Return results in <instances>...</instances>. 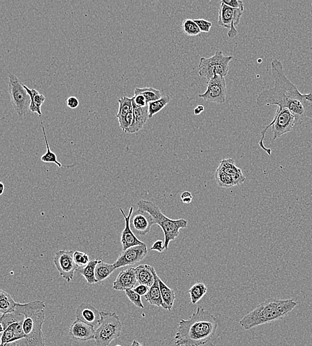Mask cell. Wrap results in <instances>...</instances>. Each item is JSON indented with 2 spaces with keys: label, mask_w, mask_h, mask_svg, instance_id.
Listing matches in <instances>:
<instances>
[{
  "label": "cell",
  "mask_w": 312,
  "mask_h": 346,
  "mask_svg": "<svg viewBox=\"0 0 312 346\" xmlns=\"http://www.w3.org/2000/svg\"><path fill=\"white\" fill-rule=\"evenodd\" d=\"M271 71L274 85L265 90L256 98L258 107L276 105L289 109L302 121L312 120V93L303 94L285 76L283 64L278 59L271 62Z\"/></svg>",
  "instance_id": "obj_1"
},
{
  "label": "cell",
  "mask_w": 312,
  "mask_h": 346,
  "mask_svg": "<svg viewBox=\"0 0 312 346\" xmlns=\"http://www.w3.org/2000/svg\"><path fill=\"white\" fill-rule=\"evenodd\" d=\"M175 344L177 346H201L206 344L216 334L218 321L214 315L201 306L188 319L178 321Z\"/></svg>",
  "instance_id": "obj_2"
},
{
  "label": "cell",
  "mask_w": 312,
  "mask_h": 346,
  "mask_svg": "<svg viewBox=\"0 0 312 346\" xmlns=\"http://www.w3.org/2000/svg\"><path fill=\"white\" fill-rule=\"evenodd\" d=\"M297 306V302L292 299H268L244 316L239 324L243 329L250 330L284 318Z\"/></svg>",
  "instance_id": "obj_3"
},
{
  "label": "cell",
  "mask_w": 312,
  "mask_h": 346,
  "mask_svg": "<svg viewBox=\"0 0 312 346\" xmlns=\"http://www.w3.org/2000/svg\"><path fill=\"white\" fill-rule=\"evenodd\" d=\"M138 209L146 211L153 217L155 224H158L164 235V250H168L169 243L179 236L181 228H187L188 221L183 219L172 220L166 217L157 204L149 200H140L138 202Z\"/></svg>",
  "instance_id": "obj_4"
},
{
  "label": "cell",
  "mask_w": 312,
  "mask_h": 346,
  "mask_svg": "<svg viewBox=\"0 0 312 346\" xmlns=\"http://www.w3.org/2000/svg\"><path fill=\"white\" fill-rule=\"evenodd\" d=\"M302 123L303 121L289 109L278 107L273 121L261 132V140L259 142V145L263 151L267 152L269 155H271L272 150L267 149L263 145V140H265L267 130L272 127V132H273V140L275 141L283 134L290 133L296 125Z\"/></svg>",
  "instance_id": "obj_5"
},
{
  "label": "cell",
  "mask_w": 312,
  "mask_h": 346,
  "mask_svg": "<svg viewBox=\"0 0 312 346\" xmlns=\"http://www.w3.org/2000/svg\"><path fill=\"white\" fill-rule=\"evenodd\" d=\"M45 318L44 310L26 315L23 323L25 338L15 341L17 346H45L42 331Z\"/></svg>",
  "instance_id": "obj_6"
},
{
  "label": "cell",
  "mask_w": 312,
  "mask_h": 346,
  "mask_svg": "<svg viewBox=\"0 0 312 346\" xmlns=\"http://www.w3.org/2000/svg\"><path fill=\"white\" fill-rule=\"evenodd\" d=\"M102 319L95 330V346H109L114 339L119 338L122 323L115 313L101 312Z\"/></svg>",
  "instance_id": "obj_7"
},
{
  "label": "cell",
  "mask_w": 312,
  "mask_h": 346,
  "mask_svg": "<svg viewBox=\"0 0 312 346\" xmlns=\"http://www.w3.org/2000/svg\"><path fill=\"white\" fill-rule=\"evenodd\" d=\"M232 59V56H225L221 51H217L209 58L201 57L199 64V76L208 81L217 75L225 78L229 72L230 62Z\"/></svg>",
  "instance_id": "obj_8"
},
{
  "label": "cell",
  "mask_w": 312,
  "mask_h": 346,
  "mask_svg": "<svg viewBox=\"0 0 312 346\" xmlns=\"http://www.w3.org/2000/svg\"><path fill=\"white\" fill-rule=\"evenodd\" d=\"M8 92L11 103L19 117H23L30 111L31 98L18 78L14 75H9Z\"/></svg>",
  "instance_id": "obj_9"
},
{
  "label": "cell",
  "mask_w": 312,
  "mask_h": 346,
  "mask_svg": "<svg viewBox=\"0 0 312 346\" xmlns=\"http://www.w3.org/2000/svg\"><path fill=\"white\" fill-rule=\"evenodd\" d=\"M227 88L225 78L221 76H215L208 81L207 89L204 94H199V98L210 103L223 104L226 101Z\"/></svg>",
  "instance_id": "obj_10"
},
{
  "label": "cell",
  "mask_w": 312,
  "mask_h": 346,
  "mask_svg": "<svg viewBox=\"0 0 312 346\" xmlns=\"http://www.w3.org/2000/svg\"><path fill=\"white\" fill-rule=\"evenodd\" d=\"M244 10L234 9L222 3L219 12V25L228 29L229 32L228 36L229 38H234L238 34L236 26L238 25Z\"/></svg>",
  "instance_id": "obj_11"
},
{
  "label": "cell",
  "mask_w": 312,
  "mask_h": 346,
  "mask_svg": "<svg viewBox=\"0 0 312 346\" xmlns=\"http://www.w3.org/2000/svg\"><path fill=\"white\" fill-rule=\"evenodd\" d=\"M73 250H59L56 253L54 263L59 274L67 283L74 279V273L78 266L74 260Z\"/></svg>",
  "instance_id": "obj_12"
},
{
  "label": "cell",
  "mask_w": 312,
  "mask_h": 346,
  "mask_svg": "<svg viewBox=\"0 0 312 346\" xmlns=\"http://www.w3.org/2000/svg\"><path fill=\"white\" fill-rule=\"evenodd\" d=\"M148 253L146 244L142 245L133 246L123 250L113 264L115 269L125 267L126 266H133L138 263L147 257Z\"/></svg>",
  "instance_id": "obj_13"
},
{
  "label": "cell",
  "mask_w": 312,
  "mask_h": 346,
  "mask_svg": "<svg viewBox=\"0 0 312 346\" xmlns=\"http://www.w3.org/2000/svg\"><path fill=\"white\" fill-rule=\"evenodd\" d=\"M154 224L153 217L148 213L139 209L133 213L130 219L131 228L135 235H147L150 232Z\"/></svg>",
  "instance_id": "obj_14"
},
{
  "label": "cell",
  "mask_w": 312,
  "mask_h": 346,
  "mask_svg": "<svg viewBox=\"0 0 312 346\" xmlns=\"http://www.w3.org/2000/svg\"><path fill=\"white\" fill-rule=\"evenodd\" d=\"M69 336L74 340L87 341L94 339L95 330L93 326L76 319L69 328Z\"/></svg>",
  "instance_id": "obj_15"
},
{
  "label": "cell",
  "mask_w": 312,
  "mask_h": 346,
  "mask_svg": "<svg viewBox=\"0 0 312 346\" xmlns=\"http://www.w3.org/2000/svg\"><path fill=\"white\" fill-rule=\"evenodd\" d=\"M76 319L93 326H99L102 316L101 312L91 304L83 303L79 306L76 312Z\"/></svg>",
  "instance_id": "obj_16"
},
{
  "label": "cell",
  "mask_w": 312,
  "mask_h": 346,
  "mask_svg": "<svg viewBox=\"0 0 312 346\" xmlns=\"http://www.w3.org/2000/svg\"><path fill=\"white\" fill-rule=\"evenodd\" d=\"M119 209L121 213L124 215L125 220V228L123 230L122 236H121V242H122L123 250H127V248L133 247V246L145 244L144 242L137 239L131 228L130 219L133 213V206L131 207L128 217L125 215L124 211L123 210L122 208Z\"/></svg>",
  "instance_id": "obj_17"
},
{
  "label": "cell",
  "mask_w": 312,
  "mask_h": 346,
  "mask_svg": "<svg viewBox=\"0 0 312 346\" xmlns=\"http://www.w3.org/2000/svg\"><path fill=\"white\" fill-rule=\"evenodd\" d=\"M137 283L135 268L130 267L118 274L113 283V288L118 291H126L133 289Z\"/></svg>",
  "instance_id": "obj_18"
},
{
  "label": "cell",
  "mask_w": 312,
  "mask_h": 346,
  "mask_svg": "<svg viewBox=\"0 0 312 346\" xmlns=\"http://www.w3.org/2000/svg\"><path fill=\"white\" fill-rule=\"evenodd\" d=\"M133 124L127 130L126 133H135L141 130L149 119V106L140 107L136 105L133 101Z\"/></svg>",
  "instance_id": "obj_19"
},
{
  "label": "cell",
  "mask_w": 312,
  "mask_h": 346,
  "mask_svg": "<svg viewBox=\"0 0 312 346\" xmlns=\"http://www.w3.org/2000/svg\"><path fill=\"white\" fill-rule=\"evenodd\" d=\"M218 168L232 177L236 185L243 184L247 179L242 170L236 166L232 158L222 160Z\"/></svg>",
  "instance_id": "obj_20"
},
{
  "label": "cell",
  "mask_w": 312,
  "mask_h": 346,
  "mask_svg": "<svg viewBox=\"0 0 312 346\" xmlns=\"http://www.w3.org/2000/svg\"><path fill=\"white\" fill-rule=\"evenodd\" d=\"M23 323L15 322L8 326L7 328L2 333L1 344L15 342L19 339L25 338L23 330Z\"/></svg>",
  "instance_id": "obj_21"
},
{
  "label": "cell",
  "mask_w": 312,
  "mask_h": 346,
  "mask_svg": "<svg viewBox=\"0 0 312 346\" xmlns=\"http://www.w3.org/2000/svg\"><path fill=\"white\" fill-rule=\"evenodd\" d=\"M136 275L138 284L150 288L155 281V269L148 264H140L135 268Z\"/></svg>",
  "instance_id": "obj_22"
},
{
  "label": "cell",
  "mask_w": 312,
  "mask_h": 346,
  "mask_svg": "<svg viewBox=\"0 0 312 346\" xmlns=\"http://www.w3.org/2000/svg\"><path fill=\"white\" fill-rule=\"evenodd\" d=\"M155 283L149 288L148 292L145 296V298L151 305L160 307V306H162V299L159 286V277L156 272H155Z\"/></svg>",
  "instance_id": "obj_23"
},
{
  "label": "cell",
  "mask_w": 312,
  "mask_h": 346,
  "mask_svg": "<svg viewBox=\"0 0 312 346\" xmlns=\"http://www.w3.org/2000/svg\"><path fill=\"white\" fill-rule=\"evenodd\" d=\"M159 281L162 299V307L164 310L171 311L173 310L176 297H177L175 291L166 286V284H164L160 278Z\"/></svg>",
  "instance_id": "obj_24"
},
{
  "label": "cell",
  "mask_w": 312,
  "mask_h": 346,
  "mask_svg": "<svg viewBox=\"0 0 312 346\" xmlns=\"http://www.w3.org/2000/svg\"><path fill=\"white\" fill-rule=\"evenodd\" d=\"M23 87L25 88L28 94H29L31 98L30 111L32 113H36L39 117L41 116V107L45 100V96L43 95L39 94L36 89H30L27 86L23 84Z\"/></svg>",
  "instance_id": "obj_25"
},
{
  "label": "cell",
  "mask_w": 312,
  "mask_h": 346,
  "mask_svg": "<svg viewBox=\"0 0 312 346\" xmlns=\"http://www.w3.org/2000/svg\"><path fill=\"white\" fill-rule=\"evenodd\" d=\"M17 303L8 292L0 290V314L1 316L15 312Z\"/></svg>",
  "instance_id": "obj_26"
},
{
  "label": "cell",
  "mask_w": 312,
  "mask_h": 346,
  "mask_svg": "<svg viewBox=\"0 0 312 346\" xmlns=\"http://www.w3.org/2000/svg\"><path fill=\"white\" fill-rule=\"evenodd\" d=\"M115 270V268L113 264L106 263L102 260H100L95 268V278L98 283H102L106 280Z\"/></svg>",
  "instance_id": "obj_27"
},
{
  "label": "cell",
  "mask_w": 312,
  "mask_h": 346,
  "mask_svg": "<svg viewBox=\"0 0 312 346\" xmlns=\"http://www.w3.org/2000/svg\"><path fill=\"white\" fill-rule=\"evenodd\" d=\"M100 260H93L89 262L87 266L82 268L78 269L79 274L83 275L89 284L98 283L95 278V268Z\"/></svg>",
  "instance_id": "obj_28"
},
{
  "label": "cell",
  "mask_w": 312,
  "mask_h": 346,
  "mask_svg": "<svg viewBox=\"0 0 312 346\" xmlns=\"http://www.w3.org/2000/svg\"><path fill=\"white\" fill-rule=\"evenodd\" d=\"M25 319V316L20 313L16 312L9 313L1 316L0 318V326H1V333L7 328L8 326L15 322H21Z\"/></svg>",
  "instance_id": "obj_29"
},
{
  "label": "cell",
  "mask_w": 312,
  "mask_h": 346,
  "mask_svg": "<svg viewBox=\"0 0 312 346\" xmlns=\"http://www.w3.org/2000/svg\"><path fill=\"white\" fill-rule=\"evenodd\" d=\"M207 292V287L203 283H197L188 290L191 303L196 304Z\"/></svg>",
  "instance_id": "obj_30"
},
{
  "label": "cell",
  "mask_w": 312,
  "mask_h": 346,
  "mask_svg": "<svg viewBox=\"0 0 312 346\" xmlns=\"http://www.w3.org/2000/svg\"><path fill=\"white\" fill-rule=\"evenodd\" d=\"M135 96L142 95L146 99L147 103L153 101L159 100L161 97V93L159 90L154 89L153 87L136 88L135 89Z\"/></svg>",
  "instance_id": "obj_31"
},
{
  "label": "cell",
  "mask_w": 312,
  "mask_h": 346,
  "mask_svg": "<svg viewBox=\"0 0 312 346\" xmlns=\"http://www.w3.org/2000/svg\"><path fill=\"white\" fill-rule=\"evenodd\" d=\"M171 98L169 96L162 97L159 100L149 103V119L152 118L155 114L159 113L162 109L170 102Z\"/></svg>",
  "instance_id": "obj_32"
},
{
  "label": "cell",
  "mask_w": 312,
  "mask_h": 346,
  "mask_svg": "<svg viewBox=\"0 0 312 346\" xmlns=\"http://www.w3.org/2000/svg\"><path fill=\"white\" fill-rule=\"evenodd\" d=\"M214 177L217 184L222 188H230V187L236 186V182L232 177L219 168L215 171Z\"/></svg>",
  "instance_id": "obj_33"
},
{
  "label": "cell",
  "mask_w": 312,
  "mask_h": 346,
  "mask_svg": "<svg viewBox=\"0 0 312 346\" xmlns=\"http://www.w3.org/2000/svg\"><path fill=\"white\" fill-rule=\"evenodd\" d=\"M118 102L119 103V108L117 114H116V119L124 118L133 111V98L124 96L118 99Z\"/></svg>",
  "instance_id": "obj_34"
},
{
  "label": "cell",
  "mask_w": 312,
  "mask_h": 346,
  "mask_svg": "<svg viewBox=\"0 0 312 346\" xmlns=\"http://www.w3.org/2000/svg\"><path fill=\"white\" fill-rule=\"evenodd\" d=\"M41 127H42L44 139H45L46 148H47V152H46L45 155L41 156V162L46 163H54V164H56L59 168H61V167H63L62 165L58 162L56 153L52 152L51 149H50L49 143H48L47 142V136H46L45 129H44L43 121H41Z\"/></svg>",
  "instance_id": "obj_35"
},
{
  "label": "cell",
  "mask_w": 312,
  "mask_h": 346,
  "mask_svg": "<svg viewBox=\"0 0 312 346\" xmlns=\"http://www.w3.org/2000/svg\"><path fill=\"white\" fill-rule=\"evenodd\" d=\"M182 28L184 34L189 36H197L201 33L199 26L193 19H184L182 22Z\"/></svg>",
  "instance_id": "obj_36"
},
{
  "label": "cell",
  "mask_w": 312,
  "mask_h": 346,
  "mask_svg": "<svg viewBox=\"0 0 312 346\" xmlns=\"http://www.w3.org/2000/svg\"><path fill=\"white\" fill-rule=\"evenodd\" d=\"M74 260L78 267H84L89 263V255L86 252L76 250L74 253Z\"/></svg>",
  "instance_id": "obj_37"
},
{
  "label": "cell",
  "mask_w": 312,
  "mask_h": 346,
  "mask_svg": "<svg viewBox=\"0 0 312 346\" xmlns=\"http://www.w3.org/2000/svg\"><path fill=\"white\" fill-rule=\"evenodd\" d=\"M125 292L127 297H128L129 301L134 305L137 306L138 308H140V309H144V305L142 304L141 296L139 294L136 293L133 289L127 290Z\"/></svg>",
  "instance_id": "obj_38"
},
{
  "label": "cell",
  "mask_w": 312,
  "mask_h": 346,
  "mask_svg": "<svg viewBox=\"0 0 312 346\" xmlns=\"http://www.w3.org/2000/svg\"><path fill=\"white\" fill-rule=\"evenodd\" d=\"M133 111L127 114V116H125L124 118L117 119L118 123H119L121 129H122L125 133H126L127 130H128L129 127L133 124Z\"/></svg>",
  "instance_id": "obj_39"
},
{
  "label": "cell",
  "mask_w": 312,
  "mask_h": 346,
  "mask_svg": "<svg viewBox=\"0 0 312 346\" xmlns=\"http://www.w3.org/2000/svg\"><path fill=\"white\" fill-rule=\"evenodd\" d=\"M195 23L199 26L200 30L201 32L208 33L210 32L211 28H212V22L206 20L204 19H194Z\"/></svg>",
  "instance_id": "obj_40"
},
{
  "label": "cell",
  "mask_w": 312,
  "mask_h": 346,
  "mask_svg": "<svg viewBox=\"0 0 312 346\" xmlns=\"http://www.w3.org/2000/svg\"><path fill=\"white\" fill-rule=\"evenodd\" d=\"M221 2L232 8L245 10L243 2L241 0H223Z\"/></svg>",
  "instance_id": "obj_41"
},
{
  "label": "cell",
  "mask_w": 312,
  "mask_h": 346,
  "mask_svg": "<svg viewBox=\"0 0 312 346\" xmlns=\"http://www.w3.org/2000/svg\"><path fill=\"white\" fill-rule=\"evenodd\" d=\"M133 101L138 107H145L148 105L146 98L143 96H142V95H137V96H134Z\"/></svg>",
  "instance_id": "obj_42"
},
{
  "label": "cell",
  "mask_w": 312,
  "mask_h": 346,
  "mask_svg": "<svg viewBox=\"0 0 312 346\" xmlns=\"http://www.w3.org/2000/svg\"><path fill=\"white\" fill-rule=\"evenodd\" d=\"M151 250L157 251V252H162L164 250V242L159 240L154 242L152 247L151 248Z\"/></svg>",
  "instance_id": "obj_43"
},
{
  "label": "cell",
  "mask_w": 312,
  "mask_h": 346,
  "mask_svg": "<svg viewBox=\"0 0 312 346\" xmlns=\"http://www.w3.org/2000/svg\"><path fill=\"white\" fill-rule=\"evenodd\" d=\"M133 290L138 294H139L140 296H146L147 293L148 292L149 287L146 285L139 284L137 287L134 288Z\"/></svg>",
  "instance_id": "obj_44"
},
{
  "label": "cell",
  "mask_w": 312,
  "mask_h": 346,
  "mask_svg": "<svg viewBox=\"0 0 312 346\" xmlns=\"http://www.w3.org/2000/svg\"><path fill=\"white\" fill-rule=\"evenodd\" d=\"M67 107L70 109H76L80 105V101L76 97H70L67 100Z\"/></svg>",
  "instance_id": "obj_45"
},
{
  "label": "cell",
  "mask_w": 312,
  "mask_h": 346,
  "mask_svg": "<svg viewBox=\"0 0 312 346\" xmlns=\"http://www.w3.org/2000/svg\"><path fill=\"white\" fill-rule=\"evenodd\" d=\"M182 202L184 204H189L192 202L193 195L192 194L188 191H184L182 193L181 196Z\"/></svg>",
  "instance_id": "obj_46"
},
{
  "label": "cell",
  "mask_w": 312,
  "mask_h": 346,
  "mask_svg": "<svg viewBox=\"0 0 312 346\" xmlns=\"http://www.w3.org/2000/svg\"><path fill=\"white\" fill-rule=\"evenodd\" d=\"M204 111V107L203 105H198V106L195 108L194 113L196 116H199V114H201Z\"/></svg>",
  "instance_id": "obj_47"
},
{
  "label": "cell",
  "mask_w": 312,
  "mask_h": 346,
  "mask_svg": "<svg viewBox=\"0 0 312 346\" xmlns=\"http://www.w3.org/2000/svg\"><path fill=\"white\" fill-rule=\"evenodd\" d=\"M0 346H17L16 343L15 342H11L4 343V344H1Z\"/></svg>",
  "instance_id": "obj_48"
},
{
  "label": "cell",
  "mask_w": 312,
  "mask_h": 346,
  "mask_svg": "<svg viewBox=\"0 0 312 346\" xmlns=\"http://www.w3.org/2000/svg\"><path fill=\"white\" fill-rule=\"evenodd\" d=\"M131 346H144V345L140 344V343L138 342V341L137 340H133V343H132Z\"/></svg>",
  "instance_id": "obj_49"
},
{
  "label": "cell",
  "mask_w": 312,
  "mask_h": 346,
  "mask_svg": "<svg viewBox=\"0 0 312 346\" xmlns=\"http://www.w3.org/2000/svg\"><path fill=\"white\" fill-rule=\"evenodd\" d=\"M0 185H1V192H0V195H2L4 193V185L3 184V182L2 181L0 182Z\"/></svg>",
  "instance_id": "obj_50"
},
{
  "label": "cell",
  "mask_w": 312,
  "mask_h": 346,
  "mask_svg": "<svg viewBox=\"0 0 312 346\" xmlns=\"http://www.w3.org/2000/svg\"><path fill=\"white\" fill-rule=\"evenodd\" d=\"M116 346H122V345H116Z\"/></svg>",
  "instance_id": "obj_51"
}]
</instances>
